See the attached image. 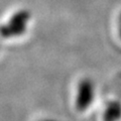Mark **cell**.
I'll list each match as a JSON object with an SVG mask.
<instances>
[{"label":"cell","mask_w":121,"mask_h":121,"mask_svg":"<svg viewBox=\"0 0 121 121\" xmlns=\"http://www.w3.org/2000/svg\"><path fill=\"white\" fill-rule=\"evenodd\" d=\"M30 19V12L22 9L15 12L5 24L0 26V35L4 39L20 36L26 31Z\"/></svg>","instance_id":"cell-1"},{"label":"cell","mask_w":121,"mask_h":121,"mask_svg":"<svg viewBox=\"0 0 121 121\" xmlns=\"http://www.w3.org/2000/svg\"><path fill=\"white\" fill-rule=\"evenodd\" d=\"M95 98V85L90 78H83L77 87L76 108L78 111H85L92 105Z\"/></svg>","instance_id":"cell-2"},{"label":"cell","mask_w":121,"mask_h":121,"mask_svg":"<svg viewBox=\"0 0 121 121\" xmlns=\"http://www.w3.org/2000/svg\"><path fill=\"white\" fill-rule=\"evenodd\" d=\"M121 118V103L119 101L108 102L103 112L104 121H119Z\"/></svg>","instance_id":"cell-3"},{"label":"cell","mask_w":121,"mask_h":121,"mask_svg":"<svg viewBox=\"0 0 121 121\" xmlns=\"http://www.w3.org/2000/svg\"><path fill=\"white\" fill-rule=\"evenodd\" d=\"M118 35H119V37L121 39V12L118 17Z\"/></svg>","instance_id":"cell-4"},{"label":"cell","mask_w":121,"mask_h":121,"mask_svg":"<svg viewBox=\"0 0 121 121\" xmlns=\"http://www.w3.org/2000/svg\"><path fill=\"white\" fill-rule=\"evenodd\" d=\"M41 121H56V120H52V119H44V120H41Z\"/></svg>","instance_id":"cell-5"}]
</instances>
